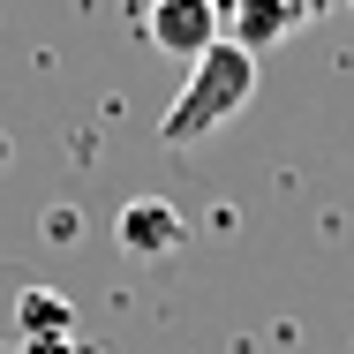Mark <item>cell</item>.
<instances>
[{"mask_svg": "<svg viewBox=\"0 0 354 354\" xmlns=\"http://www.w3.org/2000/svg\"><path fill=\"white\" fill-rule=\"evenodd\" d=\"M75 347V301L53 286L15 294V354H68Z\"/></svg>", "mask_w": 354, "mask_h": 354, "instance_id": "cell-4", "label": "cell"}, {"mask_svg": "<svg viewBox=\"0 0 354 354\" xmlns=\"http://www.w3.org/2000/svg\"><path fill=\"white\" fill-rule=\"evenodd\" d=\"M332 8H354V0H332Z\"/></svg>", "mask_w": 354, "mask_h": 354, "instance_id": "cell-7", "label": "cell"}, {"mask_svg": "<svg viewBox=\"0 0 354 354\" xmlns=\"http://www.w3.org/2000/svg\"><path fill=\"white\" fill-rule=\"evenodd\" d=\"M286 15H294V23H317V15H324V8H332V0H279Z\"/></svg>", "mask_w": 354, "mask_h": 354, "instance_id": "cell-6", "label": "cell"}, {"mask_svg": "<svg viewBox=\"0 0 354 354\" xmlns=\"http://www.w3.org/2000/svg\"><path fill=\"white\" fill-rule=\"evenodd\" d=\"M113 241H121V257L158 264V257H174V249L189 241V218L174 212L166 196H129V204H121V218H113Z\"/></svg>", "mask_w": 354, "mask_h": 354, "instance_id": "cell-3", "label": "cell"}, {"mask_svg": "<svg viewBox=\"0 0 354 354\" xmlns=\"http://www.w3.org/2000/svg\"><path fill=\"white\" fill-rule=\"evenodd\" d=\"M218 23H226V46H241L249 61H264L279 38H294V30H301L279 0H218Z\"/></svg>", "mask_w": 354, "mask_h": 354, "instance_id": "cell-5", "label": "cell"}, {"mask_svg": "<svg viewBox=\"0 0 354 354\" xmlns=\"http://www.w3.org/2000/svg\"><path fill=\"white\" fill-rule=\"evenodd\" d=\"M249 98H257V61H249L241 46L218 38L204 61H189L181 91H174V106L158 113V143H166V151H189V143L218 136L234 113H249Z\"/></svg>", "mask_w": 354, "mask_h": 354, "instance_id": "cell-1", "label": "cell"}, {"mask_svg": "<svg viewBox=\"0 0 354 354\" xmlns=\"http://www.w3.org/2000/svg\"><path fill=\"white\" fill-rule=\"evenodd\" d=\"M143 38L166 53V61H204L218 38H226V23H218V0H151L143 8Z\"/></svg>", "mask_w": 354, "mask_h": 354, "instance_id": "cell-2", "label": "cell"}]
</instances>
